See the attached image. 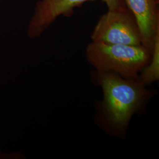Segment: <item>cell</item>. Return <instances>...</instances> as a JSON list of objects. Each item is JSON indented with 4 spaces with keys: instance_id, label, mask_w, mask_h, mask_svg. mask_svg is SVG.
I'll return each instance as SVG.
<instances>
[{
    "instance_id": "obj_4",
    "label": "cell",
    "mask_w": 159,
    "mask_h": 159,
    "mask_svg": "<svg viewBox=\"0 0 159 159\" xmlns=\"http://www.w3.org/2000/svg\"><path fill=\"white\" fill-rule=\"evenodd\" d=\"M96 0H39L35 7L34 13L27 27L30 39L39 38L54 23L58 17H68L74 8L87 1ZM108 10H125L128 8L124 0H100Z\"/></svg>"
},
{
    "instance_id": "obj_3",
    "label": "cell",
    "mask_w": 159,
    "mask_h": 159,
    "mask_svg": "<svg viewBox=\"0 0 159 159\" xmlns=\"http://www.w3.org/2000/svg\"><path fill=\"white\" fill-rule=\"evenodd\" d=\"M94 42L142 46L136 20L129 10H108L100 17L91 35Z\"/></svg>"
},
{
    "instance_id": "obj_5",
    "label": "cell",
    "mask_w": 159,
    "mask_h": 159,
    "mask_svg": "<svg viewBox=\"0 0 159 159\" xmlns=\"http://www.w3.org/2000/svg\"><path fill=\"white\" fill-rule=\"evenodd\" d=\"M134 18L140 31L142 45L152 53L159 35V2L157 0H124Z\"/></svg>"
},
{
    "instance_id": "obj_2",
    "label": "cell",
    "mask_w": 159,
    "mask_h": 159,
    "mask_svg": "<svg viewBox=\"0 0 159 159\" xmlns=\"http://www.w3.org/2000/svg\"><path fill=\"white\" fill-rule=\"evenodd\" d=\"M85 54L94 70L114 73L127 79H139L140 71L152 58V53L142 46L94 41L86 47Z\"/></svg>"
},
{
    "instance_id": "obj_6",
    "label": "cell",
    "mask_w": 159,
    "mask_h": 159,
    "mask_svg": "<svg viewBox=\"0 0 159 159\" xmlns=\"http://www.w3.org/2000/svg\"><path fill=\"white\" fill-rule=\"evenodd\" d=\"M159 79V35L157 36L152 53V58L140 71L139 80L146 86L153 84Z\"/></svg>"
},
{
    "instance_id": "obj_7",
    "label": "cell",
    "mask_w": 159,
    "mask_h": 159,
    "mask_svg": "<svg viewBox=\"0 0 159 159\" xmlns=\"http://www.w3.org/2000/svg\"><path fill=\"white\" fill-rule=\"evenodd\" d=\"M157 1H159V0H157Z\"/></svg>"
},
{
    "instance_id": "obj_1",
    "label": "cell",
    "mask_w": 159,
    "mask_h": 159,
    "mask_svg": "<svg viewBox=\"0 0 159 159\" xmlns=\"http://www.w3.org/2000/svg\"><path fill=\"white\" fill-rule=\"evenodd\" d=\"M92 81L100 86L102 100L97 104V124L110 135L123 137L134 114L153 96L139 79H127L114 73L91 71Z\"/></svg>"
}]
</instances>
